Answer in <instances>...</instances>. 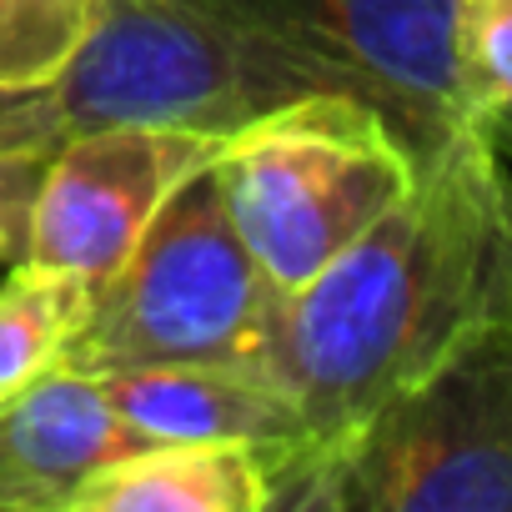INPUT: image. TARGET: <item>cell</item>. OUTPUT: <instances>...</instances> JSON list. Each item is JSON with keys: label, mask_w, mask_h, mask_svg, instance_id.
Here are the masks:
<instances>
[{"label": "cell", "mask_w": 512, "mask_h": 512, "mask_svg": "<svg viewBox=\"0 0 512 512\" xmlns=\"http://www.w3.org/2000/svg\"><path fill=\"white\" fill-rule=\"evenodd\" d=\"M367 101L422 166L457 131L482 126L467 101L452 21L457 0H226Z\"/></svg>", "instance_id": "6"}, {"label": "cell", "mask_w": 512, "mask_h": 512, "mask_svg": "<svg viewBox=\"0 0 512 512\" xmlns=\"http://www.w3.org/2000/svg\"><path fill=\"white\" fill-rule=\"evenodd\" d=\"M452 46L472 111L487 121L512 106V0H457Z\"/></svg>", "instance_id": "13"}, {"label": "cell", "mask_w": 512, "mask_h": 512, "mask_svg": "<svg viewBox=\"0 0 512 512\" xmlns=\"http://www.w3.org/2000/svg\"><path fill=\"white\" fill-rule=\"evenodd\" d=\"M151 447L91 372L51 367L0 397V512H71L76 492L116 457Z\"/></svg>", "instance_id": "8"}, {"label": "cell", "mask_w": 512, "mask_h": 512, "mask_svg": "<svg viewBox=\"0 0 512 512\" xmlns=\"http://www.w3.org/2000/svg\"><path fill=\"white\" fill-rule=\"evenodd\" d=\"M487 136H492L497 156L512 166V106H502V111H492V116H487Z\"/></svg>", "instance_id": "16"}, {"label": "cell", "mask_w": 512, "mask_h": 512, "mask_svg": "<svg viewBox=\"0 0 512 512\" xmlns=\"http://www.w3.org/2000/svg\"><path fill=\"white\" fill-rule=\"evenodd\" d=\"M512 312V171L487 121L437 146L307 287L277 297L251 362L302 412L307 447H342L472 327Z\"/></svg>", "instance_id": "1"}, {"label": "cell", "mask_w": 512, "mask_h": 512, "mask_svg": "<svg viewBox=\"0 0 512 512\" xmlns=\"http://www.w3.org/2000/svg\"><path fill=\"white\" fill-rule=\"evenodd\" d=\"M86 312L91 287L81 277L36 262H11L6 282H0V397L61 367Z\"/></svg>", "instance_id": "11"}, {"label": "cell", "mask_w": 512, "mask_h": 512, "mask_svg": "<svg viewBox=\"0 0 512 512\" xmlns=\"http://www.w3.org/2000/svg\"><path fill=\"white\" fill-rule=\"evenodd\" d=\"M86 21L91 0H0V91L51 86Z\"/></svg>", "instance_id": "12"}, {"label": "cell", "mask_w": 512, "mask_h": 512, "mask_svg": "<svg viewBox=\"0 0 512 512\" xmlns=\"http://www.w3.org/2000/svg\"><path fill=\"white\" fill-rule=\"evenodd\" d=\"M96 382L146 442H241L272 462L307 447L297 402L256 362L126 367Z\"/></svg>", "instance_id": "9"}, {"label": "cell", "mask_w": 512, "mask_h": 512, "mask_svg": "<svg viewBox=\"0 0 512 512\" xmlns=\"http://www.w3.org/2000/svg\"><path fill=\"white\" fill-rule=\"evenodd\" d=\"M211 176L251 262L287 297L407 196L417 161L382 111L317 91L226 136Z\"/></svg>", "instance_id": "4"}, {"label": "cell", "mask_w": 512, "mask_h": 512, "mask_svg": "<svg viewBox=\"0 0 512 512\" xmlns=\"http://www.w3.org/2000/svg\"><path fill=\"white\" fill-rule=\"evenodd\" d=\"M46 156L41 146H21V151H0V262H21L26 241H31V211H36V191L46 176Z\"/></svg>", "instance_id": "14"}, {"label": "cell", "mask_w": 512, "mask_h": 512, "mask_svg": "<svg viewBox=\"0 0 512 512\" xmlns=\"http://www.w3.org/2000/svg\"><path fill=\"white\" fill-rule=\"evenodd\" d=\"M337 91L292 41L226 0H91L51 101L61 131L166 126L236 136L302 96Z\"/></svg>", "instance_id": "2"}, {"label": "cell", "mask_w": 512, "mask_h": 512, "mask_svg": "<svg viewBox=\"0 0 512 512\" xmlns=\"http://www.w3.org/2000/svg\"><path fill=\"white\" fill-rule=\"evenodd\" d=\"M272 457L241 442H151L106 462L71 512H267Z\"/></svg>", "instance_id": "10"}, {"label": "cell", "mask_w": 512, "mask_h": 512, "mask_svg": "<svg viewBox=\"0 0 512 512\" xmlns=\"http://www.w3.org/2000/svg\"><path fill=\"white\" fill-rule=\"evenodd\" d=\"M272 507L512 512V312L472 327L342 447L277 457Z\"/></svg>", "instance_id": "3"}, {"label": "cell", "mask_w": 512, "mask_h": 512, "mask_svg": "<svg viewBox=\"0 0 512 512\" xmlns=\"http://www.w3.org/2000/svg\"><path fill=\"white\" fill-rule=\"evenodd\" d=\"M61 116L51 101V86H31V91H0V151H21V146H41L51 151L61 141Z\"/></svg>", "instance_id": "15"}, {"label": "cell", "mask_w": 512, "mask_h": 512, "mask_svg": "<svg viewBox=\"0 0 512 512\" xmlns=\"http://www.w3.org/2000/svg\"><path fill=\"white\" fill-rule=\"evenodd\" d=\"M272 307L277 287L251 262L211 166H201L161 201L121 272L91 292V312L61 367L96 377L176 362H251Z\"/></svg>", "instance_id": "5"}, {"label": "cell", "mask_w": 512, "mask_h": 512, "mask_svg": "<svg viewBox=\"0 0 512 512\" xmlns=\"http://www.w3.org/2000/svg\"><path fill=\"white\" fill-rule=\"evenodd\" d=\"M216 151V136L166 126H96L61 136L46 156L21 262L81 277L96 292L121 272L161 201L211 166Z\"/></svg>", "instance_id": "7"}]
</instances>
